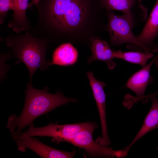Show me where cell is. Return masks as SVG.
I'll return each instance as SVG.
<instances>
[{"label":"cell","instance_id":"cell-1","mask_svg":"<svg viewBox=\"0 0 158 158\" xmlns=\"http://www.w3.org/2000/svg\"><path fill=\"white\" fill-rule=\"evenodd\" d=\"M102 8V0H40L38 23L30 32L49 43L65 39L83 27L89 13Z\"/></svg>","mask_w":158,"mask_h":158},{"label":"cell","instance_id":"cell-2","mask_svg":"<svg viewBox=\"0 0 158 158\" xmlns=\"http://www.w3.org/2000/svg\"><path fill=\"white\" fill-rule=\"evenodd\" d=\"M25 91V97L22 111L18 116L13 114L9 117L7 127L12 133L21 131L27 126H34V121L55 108L71 102H76L77 99L66 97L60 90L55 94L48 92L49 88L42 90L34 88L32 82L27 84Z\"/></svg>","mask_w":158,"mask_h":158},{"label":"cell","instance_id":"cell-3","mask_svg":"<svg viewBox=\"0 0 158 158\" xmlns=\"http://www.w3.org/2000/svg\"><path fill=\"white\" fill-rule=\"evenodd\" d=\"M4 39L13 56L26 66L30 82H32V76L38 69L44 70L51 66V61L46 59L49 43L47 40L36 37L28 31L23 35L10 33Z\"/></svg>","mask_w":158,"mask_h":158},{"label":"cell","instance_id":"cell-4","mask_svg":"<svg viewBox=\"0 0 158 158\" xmlns=\"http://www.w3.org/2000/svg\"><path fill=\"white\" fill-rule=\"evenodd\" d=\"M95 122L84 123L59 125L51 123L41 127L30 126L24 132H19L21 135L31 137L36 136L51 137V141L57 144L65 142L70 143L71 140L81 130L87 129L97 128Z\"/></svg>","mask_w":158,"mask_h":158},{"label":"cell","instance_id":"cell-5","mask_svg":"<svg viewBox=\"0 0 158 158\" xmlns=\"http://www.w3.org/2000/svg\"><path fill=\"white\" fill-rule=\"evenodd\" d=\"M108 22L107 29L110 37L111 45L120 46L129 43L128 48L135 49L144 52L143 48L132 32L133 22L131 15L124 14L121 16L115 14L108 11Z\"/></svg>","mask_w":158,"mask_h":158},{"label":"cell","instance_id":"cell-6","mask_svg":"<svg viewBox=\"0 0 158 158\" xmlns=\"http://www.w3.org/2000/svg\"><path fill=\"white\" fill-rule=\"evenodd\" d=\"M94 128L84 129L79 132L70 143L84 149L90 156L95 157L123 158L128 153L123 149L114 150L110 147L101 145L93 137Z\"/></svg>","mask_w":158,"mask_h":158},{"label":"cell","instance_id":"cell-7","mask_svg":"<svg viewBox=\"0 0 158 158\" xmlns=\"http://www.w3.org/2000/svg\"><path fill=\"white\" fill-rule=\"evenodd\" d=\"M11 136L18 146V150L25 152L28 148L42 158H71L76 153L75 150L69 152L50 147L40 142L38 138L21 135L19 132L11 133Z\"/></svg>","mask_w":158,"mask_h":158},{"label":"cell","instance_id":"cell-8","mask_svg":"<svg viewBox=\"0 0 158 158\" xmlns=\"http://www.w3.org/2000/svg\"><path fill=\"white\" fill-rule=\"evenodd\" d=\"M158 59V54L148 64L134 73L128 80L126 87L133 92L136 96L127 94L124 97L123 104L128 109H130L133 105L145 95L147 86L151 84L153 78L150 74L152 64Z\"/></svg>","mask_w":158,"mask_h":158},{"label":"cell","instance_id":"cell-9","mask_svg":"<svg viewBox=\"0 0 158 158\" xmlns=\"http://www.w3.org/2000/svg\"><path fill=\"white\" fill-rule=\"evenodd\" d=\"M88 78L98 111L102 128V137L97 139L101 145L109 146L111 143L108 135L106 114V96L104 91L105 83L97 80L91 71L86 74Z\"/></svg>","mask_w":158,"mask_h":158},{"label":"cell","instance_id":"cell-10","mask_svg":"<svg viewBox=\"0 0 158 158\" xmlns=\"http://www.w3.org/2000/svg\"><path fill=\"white\" fill-rule=\"evenodd\" d=\"M158 36V0H157L142 31L136 36L145 52H156L158 45L154 42Z\"/></svg>","mask_w":158,"mask_h":158},{"label":"cell","instance_id":"cell-11","mask_svg":"<svg viewBox=\"0 0 158 158\" xmlns=\"http://www.w3.org/2000/svg\"><path fill=\"white\" fill-rule=\"evenodd\" d=\"M29 0H13V11L12 19L9 21L8 27L17 34L25 31L30 32L32 29L26 16Z\"/></svg>","mask_w":158,"mask_h":158},{"label":"cell","instance_id":"cell-12","mask_svg":"<svg viewBox=\"0 0 158 158\" xmlns=\"http://www.w3.org/2000/svg\"><path fill=\"white\" fill-rule=\"evenodd\" d=\"M90 42L92 55L88 58L87 63L90 64L95 61H101L106 63L109 69L114 68L116 64L113 60L114 50L108 43L97 37L91 38Z\"/></svg>","mask_w":158,"mask_h":158},{"label":"cell","instance_id":"cell-13","mask_svg":"<svg viewBox=\"0 0 158 158\" xmlns=\"http://www.w3.org/2000/svg\"><path fill=\"white\" fill-rule=\"evenodd\" d=\"M148 99L151 100V108L139 131L129 145L124 148L128 152L138 140L148 132L158 128V99L155 96H152L148 97Z\"/></svg>","mask_w":158,"mask_h":158},{"label":"cell","instance_id":"cell-14","mask_svg":"<svg viewBox=\"0 0 158 158\" xmlns=\"http://www.w3.org/2000/svg\"><path fill=\"white\" fill-rule=\"evenodd\" d=\"M78 52L70 43L61 44L54 51L50 65L68 66L74 65L77 62Z\"/></svg>","mask_w":158,"mask_h":158},{"label":"cell","instance_id":"cell-15","mask_svg":"<svg viewBox=\"0 0 158 158\" xmlns=\"http://www.w3.org/2000/svg\"><path fill=\"white\" fill-rule=\"evenodd\" d=\"M114 58L121 59L129 63L138 64L143 67L148 61L154 56L152 52L141 51H123L120 50H114Z\"/></svg>","mask_w":158,"mask_h":158},{"label":"cell","instance_id":"cell-16","mask_svg":"<svg viewBox=\"0 0 158 158\" xmlns=\"http://www.w3.org/2000/svg\"><path fill=\"white\" fill-rule=\"evenodd\" d=\"M135 0H102L104 7L108 11H121L131 15V9Z\"/></svg>","mask_w":158,"mask_h":158},{"label":"cell","instance_id":"cell-17","mask_svg":"<svg viewBox=\"0 0 158 158\" xmlns=\"http://www.w3.org/2000/svg\"><path fill=\"white\" fill-rule=\"evenodd\" d=\"M13 0H0V24L4 21L8 12L10 10H13Z\"/></svg>","mask_w":158,"mask_h":158},{"label":"cell","instance_id":"cell-18","mask_svg":"<svg viewBox=\"0 0 158 158\" xmlns=\"http://www.w3.org/2000/svg\"><path fill=\"white\" fill-rule=\"evenodd\" d=\"M40 0H32V1L29 4L28 8L33 5H35L37 8L38 7Z\"/></svg>","mask_w":158,"mask_h":158},{"label":"cell","instance_id":"cell-19","mask_svg":"<svg viewBox=\"0 0 158 158\" xmlns=\"http://www.w3.org/2000/svg\"><path fill=\"white\" fill-rule=\"evenodd\" d=\"M158 95V91L155 92L154 93H152L151 94V95L152 96H156Z\"/></svg>","mask_w":158,"mask_h":158},{"label":"cell","instance_id":"cell-20","mask_svg":"<svg viewBox=\"0 0 158 158\" xmlns=\"http://www.w3.org/2000/svg\"><path fill=\"white\" fill-rule=\"evenodd\" d=\"M155 64L158 68V59L156 61H155Z\"/></svg>","mask_w":158,"mask_h":158},{"label":"cell","instance_id":"cell-21","mask_svg":"<svg viewBox=\"0 0 158 158\" xmlns=\"http://www.w3.org/2000/svg\"><path fill=\"white\" fill-rule=\"evenodd\" d=\"M157 150H158V147H157Z\"/></svg>","mask_w":158,"mask_h":158}]
</instances>
